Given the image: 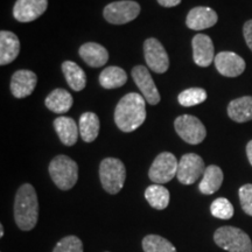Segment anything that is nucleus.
I'll return each mask as SVG.
<instances>
[{
	"label": "nucleus",
	"mask_w": 252,
	"mask_h": 252,
	"mask_svg": "<svg viewBox=\"0 0 252 252\" xmlns=\"http://www.w3.org/2000/svg\"><path fill=\"white\" fill-rule=\"evenodd\" d=\"M146 105L143 94L130 93L119 100L115 109V123L123 132H132L144 124Z\"/></svg>",
	"instance_id": "1"
},
{
	"label": "nucleus",
	"mask_w": 252,
	"mask_h": 252,
	"mask_svg": "<svg viewBox=\"0 0 252 252\" xmlns=\"http://www.w3.org/2000/svg\"><path fill=\"white\" fill-rule=\"evenodd\" d=\"M14 220L23 231H31L35 228L39 220V200L34 187L24 184L18 189L14 200Z\"/></svg>",
	"instance_id": "2"
},
{
	"label": "nucleus",
	"mask_w": 252,
	"mask_h": 252,
	"mask_svg": "<svg viewBox=\"0 0 252 252\" xmlns=\"http://www.w3.org/2000/svg\"><path fill=\"white\" fill-rule=\"evenodd\" d=\"M50 178L61 190H69L78 180V166L67 156H58L49 163Z\"/></svg>",
	"instance_id": "3"
},
{
	"label": "nucleus",
	"mask_w": 252,
	"mask_h": 252,
	"mask_svg": "<svg viewBox=\"0 0 252 252\" xmlns=\"http://www.w3.org/2000/svg\"><path fill=\"white\" fill-rule=\"evenodd\" d=\"M99 179L104 190L109 194H118L124 187L126 169L117 158H105L99 166Z\"/></svg>",
	"instance_id": "4"
},
{
	"label": "nucleus",
	"mask_w": 252,
	"mask_h": 252,
	"mask_svg": "<svg viewBox=\"0 0 252 252\" xmlns=\"http://www.w3.org/2000/svg\"><path fill=\"white\" fill-rule=\"evenodd\" d=\"M214 241L229 252H252V242L247 232L235 226H220L214 234Z\"/></svg>",
	"instance_id": "5"
},
{
	"label": "nucleus",
	"mask_w": 252,
	"mask_h": 252,
	"mask_svg": "<svg viewBox=\"0 0 252 252\" xmlns=\"http://www.w3.org/2000/svg\"><path fill=\"white\" fill-rule=\"evenodd\" d=\"M179 161L174 154L169 152H162L158 156L150 167L149 178L156 185L167 184L178 173Z\"/></svg>",
	"instance_id": "6"
},
{
	"label": "nucleus",
	"mask_w": 252,
	"mask_h": 252,
	"mask_svg": "<svg viewBox=\"0 0 252 252\" xmlns=\"http://www.w3.org/2000/svg\"><path fill=\"white\" fill-rule=\"evenodd\" d=\"M174 127L179 137L190 145L201 144L207 135V130L202 122L195 116H180L175 119Z\"/></svg>",
	"instance_id": "7"
},
{
	"label": "nucleus",
	"mask_w": 252,
	"mask_h": 252,
	"mask_svg": "<svg viewBox=\"0 0 252 252\" xmlns=\"http://www.w3.org/2000/svg\"><path fill=\"white\" fill-rule=\"evenodd\" d=\"M140 13V5L132 0H121L105 6L103 15L112 25H124L134 20Z\"/></svg>",
	"instance_id": "8"
},
{
	"label": "nucleus",
	"mask_w": 252,
	"mask_h": 252,
	"mask_svg": "<svg viewBox=\"0 0 252 252\" xmlns=\"http://www.w3.org/2000/svg\"><path fill=\"white\" fill-rule=\"evenodd\" d=\"M206 168L202 158L195 153H187L179 161L176 178L182 185H193L204 174Z\"/></svg>",
	"instance_id": "9"
},
{
	"label": "nucleus",
	"mask_w": 252,
	"mask_h": 252,
	"mask_svg": "<svg viewBox=\"0 0 252 252\" xmlns=\"http://www.w3.org/2000/svg\"><path fill=\"white\" fill-rule=\"evenodd\" d=\"M144 55L151 70L163 74L169 68V58L159 40L150 37L144 43Z\"/></svg>",
	"instance_id": "10"
},
{
	"label": "nucleus",
	"mask_w": 252,
	"mask_h": 252,
	"mask_svg": "<svg viewBox=\"0 0 252 252\" xmlns=\"http://www.w3.org/2000/svg\"><path fill=\"white\" fill-rule=\"evenodd\" d=\"M131 74L134 83L139 88L145 100L151 105H157L160 102V94L157 89L152 76H151L149 69L144 65H135L132 69Z\"/></svg>",
	"instance_id": "11"
},
{
	"label": "nucleus",
	"mask_w": 252,
	"mask_h": 252,
	"mask_svg": "<svg viewBox=\"0 0 252 252\" xmlns=\"http://www.w3.org/2000/svg\"><path fill=\"white\" fill-rule=\"evenodd\" d=\"M48 0H17L13 7V15L19 23H31L46 12Z\"/></svg>",
	"instance_id": "12"
},
{
	"label": "nucleus",
	"mask_w": 252,
	"mask_h": 252,
	"mask_svg": "<svg viewBox=\"0 0 252 252\" xmlns=\"http://www.w3.org/2000/svg\"><path fill=\"white\" fill-rule=\"evenodd\" d=\"M216 69L225 77H237L245 70V61L232 52H220L214 60Z\"/></svg>",
	"instance_id": "13"
},
{
	"label": "nucleus",
	"mask_w": 252,
	"mask_h": 252,
	"mask_svg": "<svg viewBox=\"0 0 252 252\" xmlns=\"http://www.w3.org/2000/svg\"><path fill=\"white\" fill-rule=\"evenodd\" d=\"M219 17L213 8L206 6H198L189 11L186 19V25L193 31H203L215 26Z\"/></svg>",
	"instance_id": "14"
},
{
	"label": "nucleus",
	"mask_w": 252,
	"mask_h": 252,
	"mask_svg": "<svg viewBox=\"0 0 252 252\" xmlns=\"http://www.w3.org/2000/svg\"><path fill=\"white\" fill-rule=\"evenodd\" d=\"M37 83V77L31 70H18L12 75L11 93L15 98H25L33 94Z\"/></svg>",
	"instance_id": "15"
},
{
	"label": "nucleus",
	"mask_w": 252,
	"mask_h": 252,
	"mask_svg": "<svg viewBox=\"0 0 252 252\" xmlns=\"http://www.w3.org/2000/svg\"><path fill=\"white\" fill-rule=\"evenodd\" d=\"M193 58L194 62L200 67H208L215 60V50L212 39L206 34H197L194 36L193 41Z\"/></svg>",
	"instance_id": "16"
},
{
	"label": "nucleus",
	"mask_w": 252,
	"mask_h": 252,
	"mask_svg": "<svg viewBox=\"0 0 252 252\" xmlns=\"http://www.w3.org/2000/svg\"><path fill=\"white\" fill-rule=\"evenodd\" d=\"M20 53V41L14 33L0 32V64L6 65L13 62Z\"/></svg>",
	"instance_id": "17"
},
{
	"label": "nucleus",
	"mask_w": 252,
	"mask_h": 252,
	"mask_svg": "<svg viewBox=\"0 0 252 252\" xmlns=\"http://www.w3.org/2000/svg\"><path fill=\"white\" fill-rule=\"evenodd\" d=\"M78 53L82 60L93 68L102 67L109 60V53L105 47L96 42L84 43L81 46Z\"/></svg>",
	"instance_id": "18"
},
{
	"label": "nucleus",
	"mask_w": 252,
	"mask_h": 252,
	"mask_svg": "<svg viewBox=\"0 0 252 252\" xmlns=\"http://www.w3.org/2000/svg\"><path fill=\"white\" fill-rule=\"evenodd\" d=\"M54 128L60 140L65 146H72L78 139V126L70 117H59L54 121Z\"/></svg>",
	"instance_id": "19"
},
{
	"label": "nucleus",
	"mask_w": 252,
	"mask_h": 252,
	"mask_svg": "<svg viewBox=\"0 0 252 252\" xmlns=\"http://www.w3.org/2000/svg\"><path fill=\"white\" fill-rule=\"evenodd\" d=\"M228 115L236 123L252 121V96L236 98L229 103Z\"/></svg>",
	"instance_id": "20"
},
{
	"label": "nucleus",
	"mask_w": 252,
	"mask_h": 252,
	"mask_svg": "<svg viewBox=\"0 0 252 252\" xmlns=\"http://www.w3.org/2000/svg\"><path fill=\"white\" fill-rule=\"evenodd\" d=\"M223 182V172L219 166L210 165L204 171L198 189L204 195H212L220 188Z\"/></svg>",
	"instance_id": "21"
},
{
	"label": "nucleus",
	"mask_w": 252,
	"mask_h": 252,
	"mask_svg": "<svg viewBox=\"0 0 252 252\" xmlns=\"http://www.w3.org/2000/svg\"><path fill=\"white\" fill-rule=\"evenodd\" d=\"M45 104L47 109L55 113L68 112L72 106V96L64 89H55L46 97Z\"/></svg>",
	"instance_id": "22"
},
{
	"label": "nucleus",
	"mask_w": 252,
	"mask_h": 252,
	"mask_svg": "<svg viewBox=\"0 0 252 252\" xmlns=\"http://www.w3.org/2000/svg\"><path fill=\"white\" fill-rule=\"evenodd\" d=\"M62 71L64 74L68 86L75 91L83 90L87 86V75L80 65L75 62L65 61L62 64Z\"/></svg>",
	"instance_id": "23"
},
{
	"label": "nucleus",
	"mask_w": 252,
	"mask_h": 252,
	"mask_svg": "<svg viewBox=\"0 0 252 252\" xmlns=\"http://www.w3.org/2000/svg\"><path fill=\"white\" fill-rule=\"evenodd\" d=\"M99 133V118L94 112H84L80 117V134L86 143H93Z\"/></svg>",
	"instance_id": "24"
},
{
	"label": "nucleus",
	"mask_w": 252,
	"mask_h": 252,
	"mask_svg": "<svg viewBox=\"0 0 252 252\" xmlns=\"http://www.w3.org/2000/svg\"><path fill=\"white\" fill-rule=\"evenodd\" d=\"M127 81V75L124 69L111 65L105 68L99 75V83L104 89H116L124 86Z\"/></svg>",
	"instance_id": "25"
},
{
	"label": "nucleus",
	"mask_w": 252,
	"mask_h": 252,
	"mask_svg": "<svg viewBox=\"0 0 252 252\" xmlns=\"http://www.w3.org/2000/svg\"><path fill=\"white\" fill-rule=\"evenodd\" d=\"M145 198L150 206L157 210H163L168 207L169 204V195L168 189L161 185H152L149 186L145 190Z\"/></svg>",
	"instance_id": "26"
},
{
	"label": "nucleus",
	"mask_w": 252,
	"mask_h": 252,
	"mask_svg": "<svg viewBox=\"0 0 252 252\" xmlns=\"http://www.w3.org/2000/svg\"><path fill=\"white\" fill-rule=\"evenodd\" d=\"M145 252H176V249L168 239L159 235H147L143 239Z\"/></svg>",
	"instance_id": "27"
},
{
	"label": "nucleus",
	"mask_w": 252,
	"mask_h": 252,
	"mask_svg": "<svg viewBox=\"0 0 252 252\" xmlns=\"http://www.w3.org/2000/svg\"><path fill=\"white\" fill-rule=\"evenodd\" d=\"M179 103L185 108H190V106L198 105L207 99V93L202 88H190L186 89L179 94Z\"/></svg>",
	"instance_id": "28"
},
{
	"label": "nucleus",
	"mask_w": 252,
	"mask_h": 252,
	"mask_svg": "<svg viewBox=\"0 0 252 252\" xmlns=\"http://www.w3.org/2000/svg\"><path fill=\"white\" fill-rule=\"evenodd\" d=\"M212 215L220 220H230L234 216V206L225 197H219L210 206Z\"/></svg>",
	"instance_id": "29"
},
{
	"label": "nucleus",
	"mask_w": 252,
	"mask_h": 252,
	"mask_svg": "<svg viewBox=\"0 0 252 252\" xmlns=\"http://www.w3.org/2000/svg\"><path fill=\"white\" fill-rule=\"evenodd\" d=\"M53 252H83V243L76 236H65L58 242Z\"/></svg>",
	"instance_id": "30"
},
{
	"label": "nucleus",
	"mask_w": 252,
	"mask_h": 252,
	"mask_svg": "<svg viewBox=\"0 0 252 252\" xmlns=\"http://www.w3.org/2000/svg\"><path fill=\"white\" fill-rule=\"evenodd\" d=\"M238 195L243 212L249 216H252V185L248 184L242 186L239 188Z\"/></svg>",
	"instance_id": "31"
},
{
	"label": "nucleus",
	"mask_w": 252,
	"mask_h": 252,
	"mask_svg": "<svg viewBox=\"0 0 252 252\" xmlns=\"http://www.w3.org/2000/svg\"><path fill=\"white\" fill-rule=\"evenodd\" d=\"M243 35H244L245 42H247L248 47L252 52V20H249L245 23L243 27Z\"/></svg>",
	"instance_id": "32"
},
{
	"label": "nucleus",
	"mask_w": 252,
	"mask_h": 252,
	"mask_svg": "<svg viewBox=\"0 0 252 252\" xmlns=\"http://www.w3.org/2000/svg\"><path fill=\"white\" fill-rule=\"evenodd\" d=\"M158 2L163 7H174L180 4L181 0H158Z\"/></svg>",
	"instance_id": "33"
},
{
	"label": "nucleus",
	"mask_w": 252,
	"mask_h": 252,
	"mask_svg": "<svg viewBox=\"0 0 252 252\" xmlns=\"http://www.w3.org/2000/svg\"><path fill=\"white\" fill-rule=\"evenodd\" d=\"M247 156H248L249 161H250L251 166H252V140L249 141L247 145Z\"/></svg>",
	"instance_id": "34"
},
{
	"label": "nucleus",
	"mask_w": 252,
	"mask_h": 252,
	"mask_svg": "<svg viewBox=\"0 0 252 252\" xmlns=\"http://www.w3.org/2000/svg\"><path fill=\"white\" fill-rule=\"evenodd\" d=\"M4 234H5V232H4V225H2V224H0V237H4Z\"/></svg>",
	"instance_id": "35"
},
{
	"label": "nucleus",
	"mask_w": 252,
	"mask_h": 252,
	"mask_svg": "<svg viewBox=\"0 0 252 252\" xmlns=\"http://www.w3.org/2000/svg\"><path fill=\"white\" fill-rule=\"evenodd\" d=\"M106 252H109V251H106Z\"/></svg>",
	"instance_id": "36"
}]
</instances>
